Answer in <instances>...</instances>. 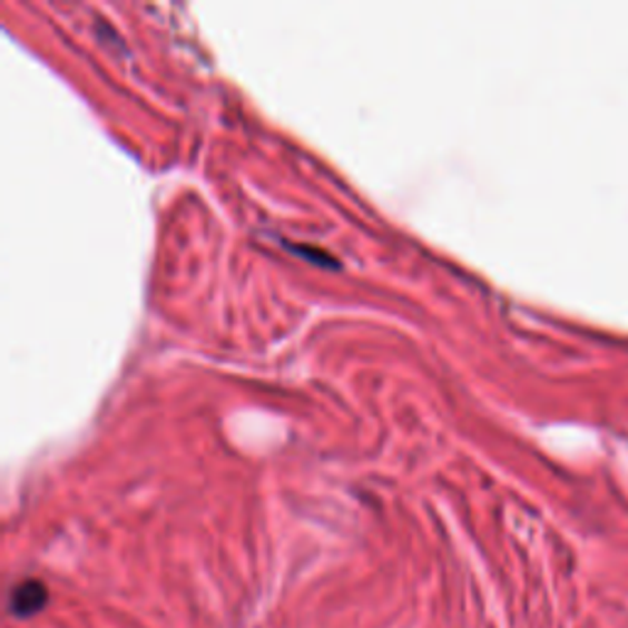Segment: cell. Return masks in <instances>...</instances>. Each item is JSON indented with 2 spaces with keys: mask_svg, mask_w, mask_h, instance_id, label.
Segmentation results:
<instances>
[{
  "mask_svg": "<svg viewBox=\"0 0 628 628\" xmlns=\"http://www.w3.org/2000/svg\"><path fill=\"white\" fill-rule=\"evenodd\" d=\"M47 599H50V591H47L40 579H26V582L16 585V589L10 591V616L22 621L32 619V616H38L47 607Z\"/></svg>",
  "mask_w": 628,
  "mask_h": 628,
  "instance_id": "obj_1",
  "label": "cell"
}]
</instances>
